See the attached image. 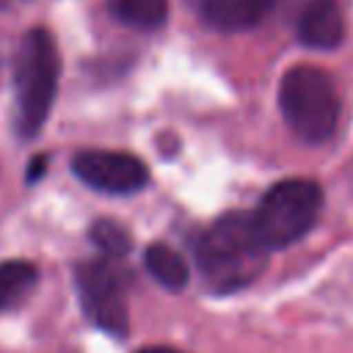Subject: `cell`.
Masks as SVG:
<instances>
[{
    "label": "cell",
    "mask_w": 353,
    "mask_h": 353,
    "mask_svg": "<svg viewBox=\"0 0 353 353\" xmlns=\"http://www.w3.org/2000/svg\"><path fill=\"white\" fill-rule=\"evenodd\" d=\"M196 262L215 290L229 292L259 276L268 262V245L256 234L251 215L232 212L201 234L196 245Z\"/></svg>",
    "instance_id": "1"
},
{
    "label": "cell",
    "mask_w": 353,
    "mask_h": 353,
    "mask_svg": "<svg viewBox=\"0 0 353 353\" xmlns=\"http://www.w3.org/2000/svg\"><path fill=\"white\" fill-rule=\"evenodd\" d=\"M284 121L303 143H323L339 121V94L331 74L320 66L298 63L284 72L279 85Z\"/></svg>",
    "instance_id": "2"
},
{
    "label": "cell",
    "mask_w": 353,
    "mask_h": 353,
    "mask_svg": "<svg viewBox=\"0 0 353 353\" xmlns=\"http://www.w3.org/2000/svg\"><path fill=\"white\" fill-rule=\"evenodd\" d=\"M58 74L55 39L44 28L28 30L17 55V130L22 138H33L44 127L58 91Z\"/></svg>",
    "instance_id": "3"
},
{
    "label": "cell",
    "mask_w": 353,
    "mask_h": 353,
    "mask_svg": "<svg viewBox=\"0 0 353 353\" xmlns=\"http://www.w3.org/2000/svg\"><path fill=\"white\" fill-rule=\"evenodd\" d=\"M323 207V190L312 179H281L259 201L251 215L256 234L268 248H281L303 237Z\"/></svg>",
    "instance_id": "4"
},
{
    "label": "cell",
    "mask_w": 353,
    "mask_h": 353,
    "mask_svg": "<svg viewBox=\"0 0 353 353\" xmlns=\"http://www.w3.org/2000/svg\"><path fill=\"white\" fill-rule=\"evenodd\" d=\"M74 281L88 320L113 336H124L130 328V312L119 273L108 262H83L77 265Z\"/></svg>",
    "instance_id": "5"
},
{
    "label": "cell",
    "mask_w": 353,
    "mask_h": 353,
    "mask_svg": "<svg viewBox=\"0 0 353 353\" xmlns=\"http://www.w3.org/2000/svg\"><path fill=\"white\" fill-rule=\"evenodd\" d=\"M72 168L88 188L102 193H132L149 182V171L143 160L127 152L83 149L74 154Z\"/></svg>",
    "instance_id": "6"
},
{
    "label": "cell",
    "mask_w": 353,
    "mask_h": 353,
    "mask_svg": "<svg viewBox=\"0 0 353 353\" xmlns=\"http://www.w3.org/2000/svg\"><path fill=\"white\" fill-rule=\"evenodd\" d=\"M298 36L314 50H331L345 36V19L336 0H309L298 19Z\"/></svg>",
    "instance_id": "7"
},
{
    "label": "cell",
    "mask_w": 353,
    "mask_h": 353,
    "mask_svg": "<svg viewBox=\"0 0 353 353\" xmlns=\"http://www.w3.org/2000/svg\"><path fill=\"white\" fill-rule=\"evenodd\" d=\"M276 0H196L199 14L218 30H245L259 25Z\"/></svg>",
    "instance_id": "8"
},
{
    "label": "cell",
    "mask_w": 353,
    "mask_h": 353,
    "mask_svg": "<svg viewBox=\"0 0 353 353\" xmlns=\"http://www.w3.org/2000/svg\"><path fill=\"white\" fill-rule=\"evenodd\" d=\"M143 265H146L149 276L157 284H163L165 290H182L188 284V279H190L188 262L182 259V254L174 251L165 243H152L146 248V254H143Z\"/></svg>",
    "instance_id": "9"
},
{
    "label": "cell",
    "mask_w": 353,
    "mask_h": 353,
    "mask_svg": "<svg viewBox=\"0 0 353 353\" xmlns=\"http://www.w3.org/2000/svg\"><path fill=\"white\" fill-rule=\"evenodd\" d=\"M36 268L25 259L0 262V312L17 306L36 287Z\"/></svg>",
    "instance_id": "10"
},
{
    "label": "cell",
    "mask_w": 353,
    "mask_h": 353,
    "mask_svg": "<svg viewBox=\"0 0 353 353\" xmlns=\"http://www.w3.org/2000/svg\"><path fill=\"white\" fill-rule=\"evenodd\" d=\"M110 11L130 28L152 30L168 17V0H110Z\"/></svg>",
    "instance_id": "11"
},
{
    "label": "cell",
    "mask_w": 353,
    "mask_h": 353,
    "mask_svg": "<svg viewBox=\"0 0 353 353\" xmlns=\"http://www.w3.org/2000/svg\"><path fill=\"white\" fill-rule=\"evenodd\" d=\"M91 240L97 243V248L108 256H124L130 251V237L127 232L113 223V221H97L91 226Z\"/></svg>",
    "instance_id": "12"
},
{
    "label": "cell",
    "mask_w": 353,
    "mask_h": 353,
    "mask_svg": "<svg viewBox=\"0 0 353 353\" xmlns=\"http://www.w3.org/2000/svg\"><path fill=\"white\" fill-rule=\"evenodd\" d=\"M135 353H179V350L165 347V345H152V347H141V350H135Z\"/></svg>",
    "instance_id": "13"
},
{
    "label": "cell",
    "mask_w": 353,
    "mask_h": 353,
    "mask_svg": "<svg viewBox=\"0 0 353 353\" xmlns=\"http://www.w3.org/2000/svg\"><path fill=\"white\" fill-rule=\"evenodd\" d=\"M8 3H11V0H0V6H8Z\"/></svg>",
    "instance_id": "14"
}]
</instances>
